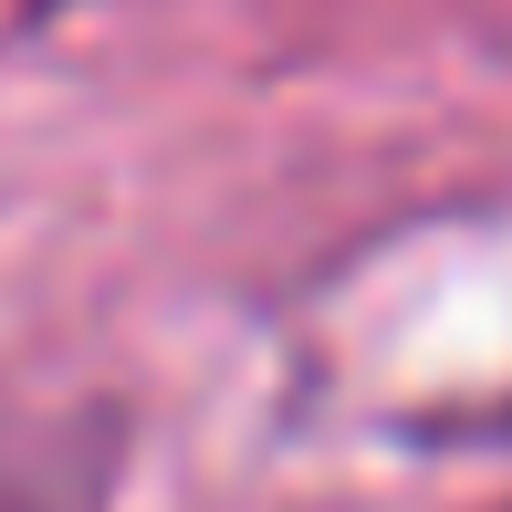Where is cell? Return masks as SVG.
<instances>
[{
  "label": "cell",
  "mask_w": 512,
  "mask_h": 512,
  "mask_svg": "<svg viewBox=\"0 0 512 512\" xmlns=\"http://www.w3.org/2000/svg\"><path fill=\"white\" fill-rule=\"evenodd\" d=\"M84 471H63L42 439H0V512H74Z\"/></svg>",
  "instance_id": "obj_1"
}]
</instances>
